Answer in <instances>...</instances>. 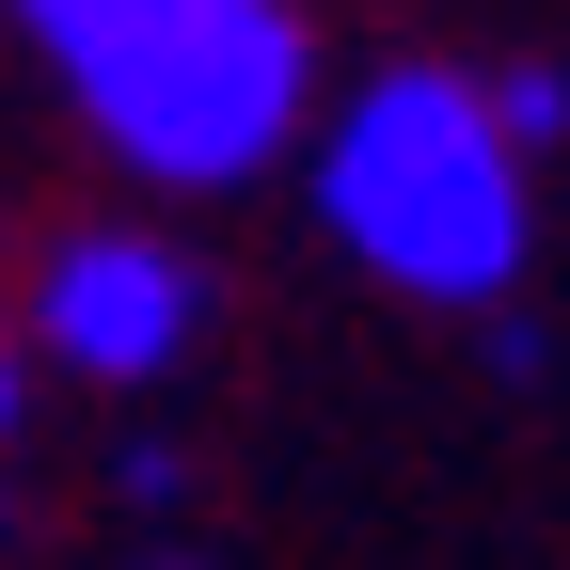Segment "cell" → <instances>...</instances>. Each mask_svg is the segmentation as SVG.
I'll return each instance as SVG.
<instances>
[{
	"instance_id": "obj_1",
	"label": "cell",
	"mask_w": 570,
	"mask_h": 570,
	"mask_svg": "<svg viewBox=\"0 0 570 570\" xmlns=\"http://www.w3.org/2000/svg\"><path fill=\"white\" fill-rule=\"evenodd\" d=\"M317 206H333V238L365 269L412 285V302H491V285L523 269V142H508V111L475 80H444V63H396V80L348 96L333 159H317Z\"/></svg>"
},
{
	"instance_id": "obj_2",
	"label": "cell",
	"mask_w": 570,
	"mask_h": 570,
	"mask_svg": "<svg viewBox=\"0 0 570 570\" xmlns=\"http://www.w3.org/2000/svg\"><path fill=\"white\" fill-rule=\"evenodd\" d=\"M302 63H317L302 0H190V17H159L142 48L80 63V111H96L111 159L206 190V175H254L269 142L302 127Z\"/></svg>"
},
{
	"instance_id": "obj_3",
	"label": "cell",
	"mask_w": 570,
	"mask_h": 570,
	"mask_svg": "<svg viewBox=\"0 0 570 570\" xmlns=\"http://www.w3.org/2000/svg\"><path fill=\"white\" fill-rule=\"evenodd\" d=\"M48 348L80 381H159L175 348H190V317H206V285H190V254H159V238H63L48 254Z\"/></svg>"
},
{
	"instance_id": "obj_4",
	"label": "cell",
	"mask_w": 570,
	"mask_h": 570,
	"mask_svg": "<svg viewBox=\"0 0 570 570\" xmlns=\"http://www.w3.org/2000/svg\"><path fill=\"white\" fill-rule=\"evenodd\" d=\"M17 17L63 48V63H111V48H142L159 17H190V0H17Z\"/></svg>"
},
{
	"instance_id": "obj_5",
	"label": "cell",
	"mask_w": 570,
	"mask_h": 570,
	"mask_svg": "<svg viewBox=\"0 0 570 570\" xmlns=\"http://www.w3.org/2000/svg\"><path fill=\"white\" fill-rule=\"evenodd\" d=\"M491 111H508L523 159H539V142H570V80H554V63H508V80H491Z\"/></svg>"
}]
</instances>
